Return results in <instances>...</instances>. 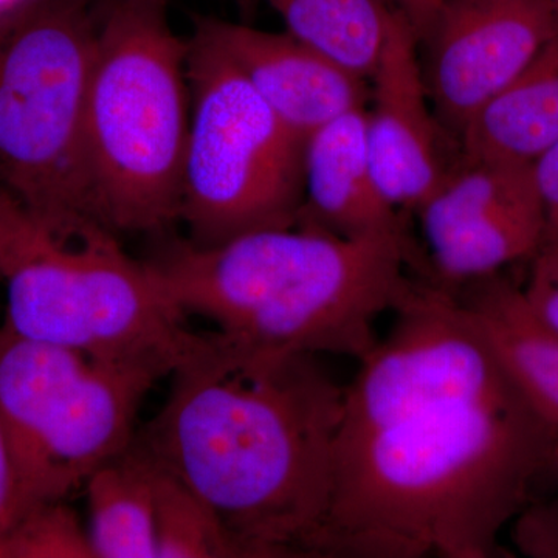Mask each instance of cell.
Returning a JSON list of instances; mask_svg holds the SVG:
<instances>
[{"instance_id":"6da1fadb","label":"cell","mask_w":558,"mask_h":558,"mask_svg":"<svg viewBox=\"0 0 558 558\" xmlns=\"http://www.w3.org/2000/svg\"><path fill=\"white\" fill-rule=\"evenodd\" d=\"M131 447L218 513L244 558L318 557L344 387L317 355L211 332Z\"/></svg>"},{"instance_id":"7a4b0ae2","label":"cell","mask_w":558,"mask_h":558,"mask_svg":"<svg viewBox=\"0 0 558 558\" xmlns=\"http://www.w3.org/2000/svg\"><path fill=\"white\" fill-rule=\"evenodd\" d=\"M557 450L519 389L339 436L318 557H492Z\"/></svg>"},{"instance_id":"3957f363","label":"cell","mask_w":558,"mask_h":558,"mask_svg":"<svg viewBox=\"0 0 558 558\" xmlns=\"http://www.w3.org/2000/svg\"><path fill=\"white\" fill-rule=\"evenodd\" d=\"M185 317L252 347L363 359L374 323L424 271L409 234L341 238L310 226L255 231L216 247L165 240L145 259Z\"/></svg>"},{"instance_id":"277c9868","label":"cell","mask_w":558,"mask_h":558,"mask_svg":"<svg viewBox=\"0 0 558 558\" xmlns=\"http://www.w3.org/2000/svg\"><path fill=\"white\" fill-rule=\"evenodd\" d=\"M0 284L3 325L20 336L143 366L163 379L211 337L186 326L148 263L131 256L119 234L97 220L50 229L2 190Z\"/></svg>"},{"instance_id":"5b68a950","label":"cell","mask_w":558,"mask_h":558,"mask_svg":"<svg viewBox=\"0 0 558 558\" xmlns=\"http://www.w3.org/2000/svg\"><path fill=\"white\" fill-rule=\"evenodd\" d=\"M168 2L95 7L87 175L95 219L119 236H163L180 220L191 116L189 40L172 32Z\"/></svg>"},{"instance_id":"8992f818","label":"cell","mask_w":558,"mask_h":558,"mask_svg":"<svg viewBox=\"0 0 558 558\" xmlns=\"http://www.w3.org/2000/svg\"><path fill=\"white\" fill-rule=\"evenodd\" d=\"M97 33L84 0H27L0 16V190L58 231L97 220L86 163Z\"/></svg>"},{"instance_id":"52a82bcc","label":"cell","mask_w":558,"mask_h":558,"mask_svg":"<svg viewBox=\"0 0 558 558\" xmlns=\"http://www.w3.org/2000/svg\"><path fill=\"white\" fill-rule=\"evenodd\" d=\"M160 379L143 366L0 333V435L13 476L11 523L33 506L65 501L123 453L137 433L140 407Z\"/></svg>"},{"instance_id":"ba28073f","label":"cell","mask_w":558,"mask_h":558,"mask_svg":"<svg viewBox=\"0 0 558 558\" xmlns=\"http://www.w3.org/2000/svg\"><path fill=\"white\" fill-rule=\"evenodd\" d=\"M191 116L180 222L216 247L255 231L299 227L304 146L201 32L189 40Z\"/></svg>"},{"instance_id":"9c48e42d","label":"cell","mask_w":558,"mask_h":558,"mask_svg":"<svg viewBox=\"0 0 558 558\" xmlns=\"http://www.w3.org/2000/svg\"><path fill=\"white\" fill-rule=\"evenodd\" d=\"M392 312L391 332L360 359L357 376L344 387L339 436L519 389L451 290L411 278Z\"/></svg>"},{"instance_id":"30bf717a","label":"cell","mask_w":558,"mask_h":558,"mask_svg":"<svg viewBox=\"0 0 558 558\" xmlns=\"http://www.w3.org/2000/svg\"><path fill=\"white\" fill-rule=\"evenodd\" d=\"M416 215L428 245V281L446 289L532 259L546 220L532 165L468 160Z\"/></svg>"},{"instance_id":"8fae6325","label":"cell","mask_w":558,"mask_h":558,"mask_svg":"<svg viewBox=\"0 0 558 558\" xmlns=\"http://www.w3.org/2000/svg\"><path fill=\"white\" fill-rule=\"evenodd\" d=\"M557 33L549 0H442L418 58L436 117L457 145Z\"/></svg>"},{"instance_id":"7c38bea8","label":"cell","mask_w":558,"mask_h":558,"mask_svg":"<svg viewBox=\"0 0 558 558\" xmlns=\"http://www.w3.org/2000/svg\"><path fill=\"white\" fill-rule=\"evenodd\" d=\"M366 143L374 178L400 213H416L449 178L459 146L429 101L418 43L402 13L389 28L374 69Z\"/></svg>"},{"instance_id":"4fadbf2b","label":"cell","mask_w":558,"mask_h":558,"mask_svg":"<svg viewBox=\"0 0 558 558\" xmlns=\"http://www.w3.org/2000/svg\"><path fill=\"white\" fill-rule=\"evenodd\" d=\"M194 24L303 140L344 113L366 108L365 78L288 32H263L216 17L199 16Z\"/></svg>"},{"instance_id":"5bb4252c","label":"cell","mask_w":558,"mask_h":558,"mask_svg":"<svg viewBox=\"0 0 558 558\" xmlns=\"http://www.w3.org/2000/svg\"><path fill=\"white\" fill-rule=\"evenodd\" d=\"M300 226L341 238L407 234L377 185L366 143V108L314 132L304 146V205Z\"/></svg>"},{"instance_id":"9a60e30c","label":"cell","mask_w":558,"mask_h":558,"mask_svg":"<svg viewBox=\"0 0 558 558\" xmlns=\"http://www.w3.org/2000/svg\"><path fill=\"white\" fill-rule=\"evenodd\" d=\"M450 290L483 330L521 395L558 428L557 333L532 314L521 288L499 271Z\"/></svg>"},{"instance_id":"2e32d148","label":"cell","mask_w":558,"mask_h":558,"mask_svg":"<svg viewBox=\"0 0 558 558\" xmlns=\"http://www.w3.org/2000/svg\"><path fill=\"white\" fill-rule=\"evenodd\" d=\"M556 142L558 33L470 120L458 145L462 159L532 165Z\"/></svg>"},{"instance_id":"e0dca14e","label":"cell","mask_w":558,"mask_h":558,"mask_svg":"<svg viewBox=\"0 0 558 558\" xmlns=\"http://www.w3.org/2000/svg\"><path fill=\"white\" fill-rule=\"evenodd\" d=\"M95 558H157L154 465L128 447L87 480Z\"/></svg>"},{"instance_id":"ac0fdd59","label":"cell","mask_w":558,"mask_h":558,"mask_svg":"<svg viewBox=\"0 0 558 558\" xmlns=\"http://www.w3.org/2000/svg\"><path fill=\"white\" fill-rule=\"evenodd\" d=\"M286 32L369 80L392 21L400 13L389 0H264Z\"/></svg>"},{"instance_id":"d6986e66","label":"cell","mask_w":558,"mask_h":558,"mask_svg":"<svg viewBox=\"0 0 558 558\" xmlns=\"http://www.w3.org/2000/svg\"><path fill=\"white\" fill-rule=\"evenodd\" d=\"M154 498L157 558L242 557L240 546L208 502L156 465Z\"/></svg>"},{"instance_id":"ffe728a7","label":"cell","mask_w":558,"mask_h":558,"mask_svg":"<svg viewBox=\"0 0 558 558\" xmlns=\"http://www.w3.org/2000/svg\"><path fill=\"white\" fill-rule=\"evenodd\" d=\"M0 558H95L89 532L65 501L43 502L0 534Z\"/></svg>"},{"instance_id":"44dd1931","label":"cell","mask_w":558,"mask_h":558,"mask_svg":"<svg viewBox=\"0 0 558 558\" xmlns=\"http://www.w3.org/2000/svg\"><path fill=\"white\" fill-rule=\"evenodd\" d=\"M521 292L529 310L558 336V244H545L538 250Z\"/></svg>"},{"instance_id":"7402d4cb","label":"cell","mask_w":558,"mask_h":558,"mask_svg":"<svg viewBox=\"0 0 558 558\" xmlns=\"http://www.w3.org/2000/svg\"><path fill=\"white\" fill-rule=\"evenodd\" d=\"M543 209H545V244H558V142L532 163Z\"/></svg>"},{"instance_id":"603a6c76","label":"cell","mask_w":558,"mask_h":558,"mask_svg":"<svg viewBox=\"0 0 558 558\" xmlns=\"http://www.w3.org/2000/svg\"><path fill=\"white\" fill-rule=\"evenodd\" d=\"M410 22L417 43L427 35L442 0H389Z\"/></svg>"},{"instance_id":"cb8c5ba5","label":"cell","mask_w":558,"mask_h":558,"mask_svg":"<svg viewBox=\"0 0 558 558\" xmlns=\"http://www.w3.org/2000/svg\"><path fill=\"white\" fill-rule=\"evenodd\" d=\"M13 517V476L5 444L0 435V534L9 527Z\"/></svg>"},{"instance_id":"d4e9b609","label":"cell","mask_w":558,"mask_h":558,"mask_svg":"<svg viewBox=\"0 0 558 558\" xmlns=\"http://www.w3.org/2000/svg\"><path fill=\"white\" fill-rule=\"evenodd\" d=\"M24 2H27V0H0V16L16 10Z\"/></svg>"},{"instance_id":"484cf974","label":"cell","mask_w":558,"mask_h":558,"mask_svg":"<svg viewBox=\"0 0 558 558\" xmlns=\"http://www.w3.org/2000/svg\"><path fill=\"white\" fill-rule=\"evenodd\" d=\"M84 2L89 3L90 7H98L101 5V3L109 2V0H84Z\"/></svg>"},{"instance_id":"4316f807","label":"cell","mask_w":558,"mask_h":558,"mask_svg":"<svg viewBox=\"0 0 558 558\" xmlns=\"http://www.w3.org/2000/svg\"><path fill=\"white\" fill-rule=\"evenodd\" d=\"M549 2L558 10V0H549Z\"/></svg>"}]
</instances>
